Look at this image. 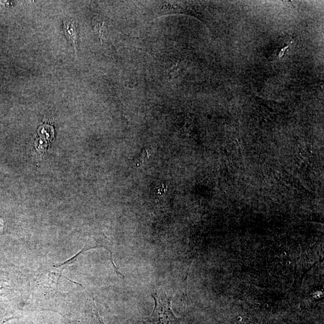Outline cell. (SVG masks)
<instances>
[{"label": "cell", "instance_id": "1", "mask_svg": "<svg viewBox=\"0 0 324 324\" xmlns=\"http://www.w3.org/2000/svg\"><path fill=\"white\" fill-rule=\"evenodd\" d=\"M155 307L152 314L144 321V324H181L171 308V296L161 288L152 289Z\"/></svg>", "mask_w": 324, "mask_h": 324}, {"label": "cell", "instance_id": "2", "mask_svg": "<svg viewBox=\"0 0 324 324\" xmlns=\"http://www.w3.org/2000/svg\"><path fill=\"white\" fill-rule=\"evenodd\" d=\"M64 34L67 39L71 43L76 50V36H77V28L76 23L71 19H66L64 21Z\"/></svg>", "mask_w": 324, "mask_h": 324}, {"label": "cell", "instance_id": "3", "mask_svg": "<svg viewBox=\"0 0 324 324\" xmlns=\"http://www.w3.org/2000/svg\"><path fill=\"white\" fill-rule=\"evenodd\" d=\"M88 303H89L90 312V320L88 324H105L99 317L93 296L92 299L90 300Z\"/></svg>", "mask_w": 324, "mask_h": 324}, {"label": "cell", "instance_id": "4", "mask_svg": "<svg viewBox=\"0 0 324 324\" xmlns=\"http://www.w3.org/2000/svg\"><path fill=\"white\" fill-rule=\"evenodd\" d=\"M93 25L94 31L98 35L100 39L102 40V37L105 34V22L101 17L99 16L94 17L93 19Z\"/></svg>", "mask_w": 324, "mask_h": 324}, {"label": "cell", "instance_id": "5", "mask_svg": "<svg viewBox=\"0 0 324 324\" xmlns=\"http://www.w3.org/2000/svg\"><path fill=\"white\" fill-rule=\"evenodd\" d=\"M179 67V61L177 63H176L170 69L169 76L170 78H172L173 76L175 75L176 72L178 71V69Z\"/></svg>", "mask_w": 324, "mask_h": 324}, {"label": "cell", "instance_id": "6", "mask_svg": "<svg viewBox=\"0 0 324 324\" xmlns=\"http://www.w3.org/2000/svg\"><path fill=\"white\" fill-rule=\"evenodd\" d=\"M12 2L11 1H0V6L8 7L12 5Z\"/></svg>", "mask_w": 324, "mask_h": 324}]
</instances>
